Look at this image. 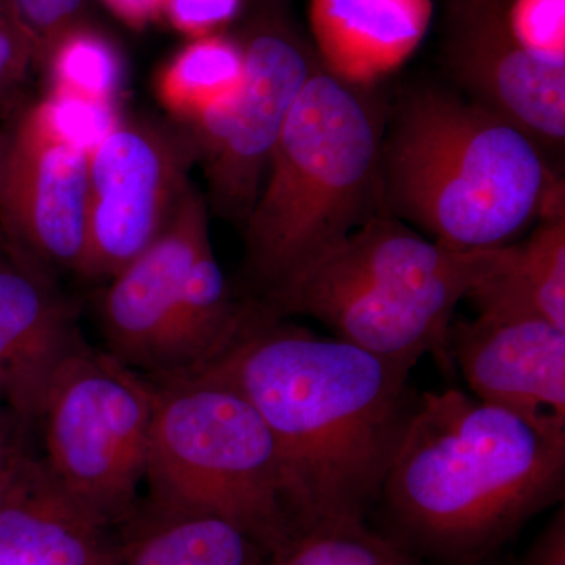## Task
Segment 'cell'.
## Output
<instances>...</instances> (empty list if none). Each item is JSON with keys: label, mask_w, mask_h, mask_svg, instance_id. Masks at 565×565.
<instances>
[{"label": "cell", "mask_w": 565, "mask_h": 565, "mask_svg": "<svg viewBox=\"0 0 565 565\" xmlns=\"http://www.w3.org/2000/svg\"><path fill=\"white\" fill-rule=\"evenodd\" d=\"M411 371L250 300L232 344L193 373L228 385L262 416L296 533L364 522L377 505L418 401Z\"/></svg>", "instance_id": "obj_1"}, {"label": "cell", "mask_w": 565, "mask_h": 565, "mask_svg": "<svg viewBox=\"0 0 565 565\" xmlns=\"http://www.w3.org/2000/svg\"><path fill=\"white\" fill-rule=\"evenodd\" d=\"M565 489V427L459 390L418 394L377 504L422 561L482 565Z\"/></svg>", "instance_id": "obj_2"}, {"label": "cell", "mask_w": 565, "mask_h": 565, "mask_svg": "<svg viewBox=\"0 0 565 565\" xmlns=\"http://www.w3.org/2000/svg\"><path fill=\"white\" fill-rule=\"evenodd\" d=\"M381 193L388 214L459 252L505 247L564 207L563 182L525 131L438 87L397 109L382 139Z\"/></svg>", "instance_id": "obj_3"}, {"label": "cell", "mask_w": 565, "mask_h": 565, "mask_svg": "<svg viewBox=\"0 0 565 565\" xmlns=\"http://www.w3.org/2000/svg\"><path fill=\"white\" fill-rule=\"evenodd\" d=\"M501 248L452 250L379 212L255 302L281 318L315 319L386 362L414 370L430 355L452 374L457 305L492 273Z\"/></svg>", "instance_id": "obj_4"}, {"label": "cell", "mask_w": 565, "mask_h": 565, "mask_svg": "<svg viewBox=\"0 0 565 565\" xmlns=\"http://www.w3.org/2000/svg\"><path fill=\"white\" fill-rule=\"evenodd\" d=\"M382 139L362 88L315 65L244 222L255 300L379 214Z\"/></svg>", "instance_id": "obj_5"}, {"label": "cell", "mask_w": 565, "mask_h": 565, "mask_svg": "<svg viewBox=\"0 0 565 565\" xmlns=\"http://www.w3.org/2000/svg\"><path fill=\"white\" fill-rule=\"evenodd\" d=\"M150 381V503L140 515L217 516L273 555L291 537L294 523L262 416L239 393L204 374Z\"/></svg>", "instance_id": "obj_6"}, {"label": "cell", "mask_w": 565, "mask_h": 565, "mask_svg": "<svg viewBox=\"0 0 565 565\" xmlns=\"http://www.w3.org/2000/svg\"><path fill=\"white\" fill-rule=\"evenodd\" d=\"M154 407L150 379L85 341L55 367L41 403V457L58 487L117 530L139 520Z\"/></svg>", "instance_id": "obj_7"}, {"label": "cell", "mask_w": 565, "mask_h": 565, "mask_svg": "<svg viewBox=\"0 0 565 565\" xmlns=\"http://www.w3.org/2000/svg\"><path fill=\"white\" fill-rule=\"evenodd\" d=\"M191 139L120 122L88 154L85 243L77 275L111 280L166 230L191 188Z\"/></svg>", "instance_id": "obj_8"}, {"label": "cell", "mask_w": 565, "mask_h": 565, "mask_svg": "<svg viewBox=\"0 0 565 565\" xmlns=\"http://www.w3.org/2000/svg\"><path fill=\"white\" fill-rule=\"evenodd\" d=\"M243 51L239 87L189 122L212 207L241 222L258 199L282 126L315 68L303 47L280 29L252 33Z\"/></svg>", "instance_id": "obj_9"}, {"label": "cell", "mask_w": 565, "mask_h": 565, "mask_svg": "<svg viewBox=\"0 0 565 565\" xmlns=\"http://www.w3.org/2000/svg\"><path fill=\"white\" fill-rule=\"evenodd\" d=\"M90 145L52 99L25 111L0 167V225L17 253L51 273H77L85 243Z\"/></svg>", "instance_id": "obj_10"}, {"label": "cell", "mask_w": 565, "mask_h": 565, "mask_svg": "<svg viewBox=\"0 0 565 565\" xmlns=\"http://www.w3.org/2000/svg\"><path fill=\"white\" fill-rule=\"evenodd\" d=\"M511 0H449L446 65L460 93L525 131L545 152L565 140V65L522 46Z\"/></svg>", "instance_id": "obj_11"}, {"label": "cell", "mask_w": 565, "mask_h": 565, "mask_svg": "<svg viewBox=\"0 0 565 565\" xmlns=\"http://www.w3.org/2000/svg\"><path fill=\"white\" fill-rule=\"evenodd\" d=\"M207 245L206 204L191 185L158 239L109 280L99 307L107 353L145 377L162 374L185 281Z\"/></svg>", "instance_id": "obj_12"}, {"label": "cell", "mask_w": 565, "mask_h": 565, "mask_svg": "<svg viewBox=\"0 0 565 565\" xmlns=\"http://www.w3.org/2000/svg\"><path fill=\"white\" fill-rule=\"evenodd\" d=\"M448 352L476 399L565 427V330L533 316L452 321Z\"/></svg>", "instance_id": "obj_13"}, {"label": "cell", "mask_w": 565, "mask_h": 565, "mask_svg": "<svg viewBox=\"0 0 565 565\" xmlns=\"http://www.w3.org/2000/svg\"><path fill=\"white\" fill-rule=\"evenodd\" d=\"M82 341L50 273L13 252L0 259V394L11 414L36 423L51 375Z\"/></svg>", "instance_id": "obj_14"}, {"label": "cell", "mask_w": 565, "mask_h": 565, "mask_svg": "<svg viewBox=\"0 0 565 565\" xmlns=\"http://www.w3.org/2000/svg\"><path fill=\"white\" fill-rule=\"evenodd\" d=\"M128 542L63 492L41 459L0 508V565H122Z\"/></svg>", "instance_id": "obj_15"}, {"label": "cell", "mask_w": 565, "mask_h": 565, "mask_svg": "<svg viewBox=\"0 0 565 565\" xmlns=\"http://www.w3.org/2000/svg\"><path fill=\"white\" fill-rule=\"evenodd\" d=\"M434 0H310L322 68L367 87L404 65L433 22Z\"/></svg>", "instance_id": "obj_16"}, {"label": "cell", "mask_w": 565, "mask_h": 565, "mask_svg": "<svg viewBox=\"0 0 565 565\" xmlns=\"http://www.w3.org/2000/svg\"><path fill=\"white\" fill-rule=\"evenodd\" d=\"M478 316H533L565 330V211H553L523 239L501 248L492 273L468 292Z\"/></svg>", "instance_id": "obj_17"}, {"label": "cell", "mask_w": 565, "mask_h": 565, "mask_svg": "<svg viewBox=\"0 0 565 565\" xmlns=\"http://www.w3.org/2000/svg\"><path fill=\"white\" fill-rule=\"evenodd\" d=\"M122 565H269V555L217 516L140 515Z\"/></svg>", "instance_id": "obj_18"}, {"label": "cell", "mask_w": 565, "mask_h": 565, "mask_svg": "<svg viewBox=\"0 0 565 565\" xmlns=\"http://www.w3.org/2000/svg\"><path fill=\"white\" fill-rule=\"evenodd\" d=\"M243 76V44L212 33L193 39L167 63L158 77V95L167 109L191 122L228 98Z\"/></svg>", "instance_id": "obj_19"}, {"label": "cell", "mask_w": 565, "mask_h": 565, "mask_svg": "<svg viewBox=\"0 0 565 565\" xmlns=\"http://www.w3.org/2000/svg\"><path fill=\"white\" fill-rule=\"evenodd\" d=\"M269 565H424L385 535L360 523H327L296 531Z\"/></svg>", "instance_id": "obj_20"}, {"label": "cell", "mask_w": 565, "mask_h": 565, "mask_svg": "<svg viewBox=\"0 0 565 565\" xmlns=\"http://www.w3.org/2000/svg\"><path fill=\"white\" fill-rule=\"evenodd\" d=\"M44 65L52 74V96L110 109L121 70L117 50L104 36L76 28L58 41Z\"/></svg>", "instance_id": "obj_21"}, {"label": "cell", "mask_w": 565, "mask_h": 565, "mask_svg": "<svg viewBox=\"0 0 565 565\" xmlns=\"http://www.w3.org/2000/svg\"><path fill=\"white\" fill-rule=\"evenodd\" d=\"M509 22L523 47L565 65V0H511Z\"/></svg>", "instance_id": "obj_22"}, {"label": "cell", "mask_w": 565, "mask_h": 565, "mask_svg": "<svg viewBox=\"0 0 565 565\" xmlns=\"http://www.w3.org/2000/svg\"><path fill=\"white\" fill-rule=\"evenodd\" d=\"M31 43L35 63H46L58 41L79 28L84 0H9Z\"/></svg>", "instance_id": "obj_23"}, {"label": "cell", "mask_w": 565, "mask_h": 565, "mask_svg": "<svg viewBox=\"0 0 565 565\" xmlns=\"http://www.w3.org/2000/svg\"><path fill=\"white\" fill-rule=\"evenodd\" d=\"M35 63L31 43L9 0H0V103L9 98Z\"/></svg>", "instance_id": "obj_24"}, {"label": "cell", "mask_w": 565, "mask_h": 565, "mask_svg": "<svg viewBox=\"0 0 565 565\" xmlns=\"http://www.w3.org/2000/svg\"><path fill=\"white\" fill-rule=\"evenodd\" d=\"M243 0H162L161 13L192 39L212 35L236 17Z\"/></svg>", "instance_id": "obj_25"}, {"label": "cell", "mask_w": 565, "mask_h": 565, "mask_svg": "<svg viewBox=\"0 0 565 565\" xmlns=\"http://www.w3.org/2000/svg\"><path fill=\"white\" fill-rule=\"evenodd\" d=\"M22 422L11 414L0 419V508L20 486L35 457L25 451L17 426Z\"/></svg>", "instance_id": "obj_26"}, {"label": "cell", "mask_w": 565, "mask_h": 565, "mask_svg": "<svg viewBox=\"0 0 565 565\" xmlns=\"http://www.w3.org/2000/svg\"><path fill=\"white\" fill-rule=\"evenodd\" d=\"M511 565H565L564 505L527 548L525 556Z\"/></svg>", "instance_id": "obj_27"}, {"label": "cell", "mask_w": 565, "mask_h": 565, "mask_svg": "<svg viewBox=\"0 0 565 565\" xmlns=\"http://www.w3.org/2000/svg\"><path fill=\"white\" fill-rule=\"evenodd\" d=\"M106 3L122 20L141 25L161 11L162 0H106Z\"/></svg>", "instance_id": "obj_28"}, {"label": "cell", "mask_w": 565, "mask_h": 565, "mask_svg": "<svg viewBox=\"0 0 565 565\" xmlns=\"http://www.w3.org/2000/svg\"><path fill=\"white\" fill-rule=\"evenodd\" d=\"M7 143H9V134L0 132V167H2L3 154H6Z\"/></svg>", "instance_id": "obj_29"}, {"label": "cell", "mask_w": 565, "mask_h": 565, "mask_svg": "<svg viewBox=\"0 0 565 565\" xmlns=\"http://www.w3.org/2000/svg\"><path fill=\"white\" fill-rule=\"evenodd\" d=\"M2 404H3V397H2V394H0V419H2L3 416H6V414H3V411H2Z\"/></svg>", "instance_id": "obj_30"}]
</instances>
